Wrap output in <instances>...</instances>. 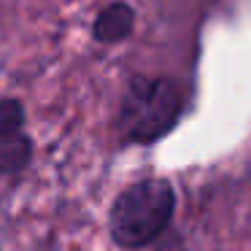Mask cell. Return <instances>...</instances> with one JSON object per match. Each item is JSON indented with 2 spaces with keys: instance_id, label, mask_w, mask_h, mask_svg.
<instances>
[{
  "instance_id": "cell-1",
  "label": "cell",
  "mask_w": 251,
  "mask_h": 251,
  "mask_svg": "<svg viewBox=\"0 0 251 251\" xmlns=\"http://www.w3.org/2000/svg\"><path fill=\"white\" fill-rule=\"evenodd\" d=\"M178 195L170 178L146 176L116 192L108 208V238L122 251H143L165 238L176 219Z\"/></svg>"
},
{
  "instance_id": "cell-2",
  "label": "cell",
  "mask_w": 251,
  "mask_h": 251,
  "mask_svg": "<svg viewBox=\"0 0 251 251\" xmlns=\"http://www.w3.org/2000/svg\"><path fill=\"white\" fill-rule=\"evenodd\" d=\"M186 111V95L170 76H135L127 78L116 108V138L122 146H154L178 127Z\"/></svg>"
},
{
  "instance_id": "cell-3",
  "label": "cell",
  "mask_w": 251,
  "mask_h": 251,
  "mask_svg": "<svg viewBox=\"0 0 251 251\" xmlns=\"http://www.w3.org/2000/svg\"><path fill=\"white\" fill-rule=\"evenodd\" d=\"M135 30V8L125 0H114L108 6H103L98 11L92 22V41L103 46H111V44H122L127 41Z\"/></svg>"
},
{
  "instance_id": "cell-4",
  "label": "cell",
  "mask_w": 251,
  "mask_h": 251,
  "mask_svg": "<svg viewBox=\"0 0 251 251\" xmlns=\"http://www.w3.org/2000/svg\"><path fill=\"white\" fill-rule=\"evenodd\" d=\"M35 157V141L27 132L0 138V178H19L27 173Z\"/></svg>"
},
{
  "instance_id": "cell-5",
  "label": "cell",
  "mask_w": 251,
  "mask_h": 251,
  "mask_svg": "<svg viewBox=\"0 0 251 251\" xmlns=\"http://www.w3.org/2000/svg\"><path fill=\"white\" fill-rule=\"evenodd\" d=\"M25 125H27V111H25L22 100L0 98V138L25 132Z\"/></svg>"
}]
</instances>
